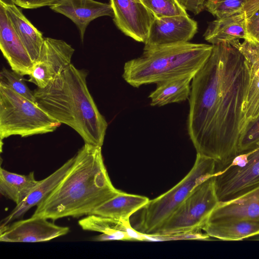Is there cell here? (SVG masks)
I'll return each instance as SVG.
<instances>
[{
    "label": "cell",
    "mask_w": 259,
    "mask_h": 259,
    "mask_svg": "<svg viewBox=\"0 0 259 259\" xmlns=\"http://www.w3.org/2000/svg\"><path fill=\"white\" fill-rule=\"evenodd\" d=\"M212 46L192 79L188 131L197 153L223 165L238 154L249 73L237 48L226 42Z\"/></svg>",
    "instance_id": "6da1fadb"
},
{
    "label": "cell",
    "mask_w": 259,
    "mask_h": 259,
    "mask_svg": "<svg viewBox=\"0 0 259 259\" xmlns=\"http://www.w3.org/2000/svg\"><path fill=\"white\" fill-rule=\"evenodd\" d=\"M74 157L67 174L37 206L32 216L55 221L88 215L120 192L110 180L102 147L84 143Z\"/></svg>",
    "instance_id": "7a4b0ae2"
},
{
    "label": "cell",
    "mask_w": 259,
    "mask_h": 259,
    "mask_svg": "<svg viewBox=\"0 0 259 259\" xmlns=\"http://www.w3.org/2000/svg\"><path fill=\"white\" fill-rule=\"evenodd\" d=\"M87 75L86 70L71 63L33 94L37 104L51 117L74 130L84 143L102 147L108 124L89 92Z\"/></svg>",
    "instance_id": "3957f363"
},
{
    "label": "cell",
    "mask_w": 259,
    "mask_h": 259,
    "mask_svg": "<svg viewBox=\"0 0 259 259\" xmlns=\"http://www.w3.org/2000/svg\"><path fill=\"white\" fill-rule=\"evenodd\" d=\"M213 46L189 42L144 50L141 56L126 62L122 77L131 85L158 82L195 74L210 56Z\"/></svg>",
    "instance_id": "277c9868"
},
{
    "label": "cell",
    "mask_w": 259,
    "mask_h": 259,
    "mask_svg": "<svg viewBox=\"0 0 259 259\" xmlns=\"http://www.w3.org/2000/svg\"><path fill=\"white\" fill-rule=\"evenodd\" d=\"M215 164L213 159L197 153L189 172L173 188L149 200L134 213L130 218L131 226L140 234L153 236L195 187L214 176Z\"/></svg>",
    "instance_id": "5b68a950"
},
{
    "label": "cell",
    "mask_w": 259,
    "mask_h": 259,
    "mask_svg": "<svg viewBox=\"0 0 259 259\" xmlns=\"http://www.w3.org/2000/svg\"><path fill=\"white\" fill-rule=\"evenodd\" d=\"M61 124L36 103L0 86L1 143L11 136L26 137L52 133Z\"/></svg>",
    "instance_id": "8992f818"
},
{
    "label": "cell",
    "mask_w": 259,
    "mask_h": 259,
    "mask_svg": "<svg viewBox=\"0 0 259 259\" xmlns=\"http://www.w3.org/2000/svg\"><path fill=\"white\" fill-rule=\"evenodd\" d=\"M219 202L213 176L195 187L153 236H172L199 232Z\"/></svg>",
    "instance_id": "52a82bcc"
},
{
    "label": "cell",
    "mask_w": 259,
    "mask_h": 259,
    "mask_svg": "<svg viewBox=\"0 0 259 259\" xmlns=\"http://www.w3.org/2000/svg\"><path fill=\"white\" fill-rule=\"evenodd\" d=\"M213 178L220 202L234 200L259 187V147L238 153L224 165L215 164Z\"/></svg>",
    "instance_id": "ba28073f"
},
{
    "label": "cell",
    "mask_w": 259,
    "mask_h": 259,
    "mask_svg": "<svg viewBox=\"0 0 259 259\" xmlns=\"http://www.w3.org/2000/svg\"><path fill=\"white\" fill-rule=\"evenodd\" d=\"M74 49L63 40L45 37L38 59L33 63L28 81L44 88L71 64Z\"/></svg>",
    "instance_id": "9c48e42d"
},
{
    "label": "cell",
    "mask_w": 259,
    "mask_h": 259,
    "mask_svg": "<svg viewBox=\"0 0 259 259\" xmlns=\"http://www.w3.org/2000/svg\"><path fill=\"white\" fill-rule=\"evenodd\" d=\"M113 21L125 35L145 43L155 16L142 0H110Z\"/></svg>",
    "instance_id": "30bf717a"
},
{
    "label": "cell",
    "mask_w": 259,
    "mask_h": 259,
    "mask_svg": "<svg viewBox=\"0 0 259 259\" xmlns=\"http://www.w3.org/2000/svg\"><path fill=\"white\" fill-rule=\"evenodd\" d=\"M197 30V22L188 14L155 17L144 44V50L188 42Z\"/></svg>",
    "instance_id": "8fae6325"
},
{
    "label": "cell",
    "mask_w": 259,
    "mask_h": 259,
    "mask_svg": "<svg viewBox=\"0 0 259 259\" xmlns=\"http://www.w3.org/2000/svg\"><path fill=\"white\" fill-rule=\"evenodd\" d=\"M38 216L1 227L0 241L5 242H40L66 235L68 227L60 226Z\"/></svg>",
    "instance_id": "7c38bea8"
},
{
    "label": "cell",
    "mask_w": 259,
    "mask_h": 259,
    "mask_svg": "<svg viewBox=\"0 0 259 259\" xmlns=\"http://www.w3.org/2000/svg\"><path fill=\"white\" fill-rule=\"evenodd\" d=\"M243 55L248 65L249 80L242 107L240 134L246 126L259 116V44L250 39L232 45Z\"/></svg>",
    "instance_id": "4fadbf2b"
},
{
    "label": "cell",
    "mask_w": 259,
    "mask_h": 259,
    "mask_svg": "<svg viewBox=\"0 0 259 259\" xmlns=\"http://www.w3.org/2000/svg\"><path fill=\"white\" fill-rule=\"evenodd\" d=\"M0 48L12 70L23 76L31 74L33 63L1 4Z\"/></svg>",
    "instance_id": "5bb4252c"
},
{
    "label": "cell",
    "mask_w": 259,
    "mask_h": 259,
    "mask_svg": "<svg viewBox=\"0 0 259 259\" xmlns=\"http://www.w3.org/2000/svg\"><path fill=\"white\" fill-rule=\"evenodd\" d=\"M50 7L54 12L70 19L75 24L82 42L87 27L91 22L100 17L114 16L110 4L95 0H60Z\"/></svg>",
    "instance_id": "9a60e30c"
},
{
    "label": "cell",
    "mask_w": 259,
    "mask_h": 259,
    "mask_svg": "<svg viewBox=\"0 0 259 259\" xmlns=\"http://www.w3.org/2000/svg\"><path fill=\"white\" fill-rule=\"evenodd\" d=\"M240 220L259 222V187L234 200L219 202L205 224Z\"/></svg>",
    "instance_id": "2e32d148"
},
{
    "label": "cell",
    "mask_w": 259,
    "mask_h": 259,
    "mask_svg": "<svg viewBox=\"0 0 259 259\" xmlns=\"http://www.w3.org/2000/svg\"><path fill=\"white\" fill-rule=\"evenodd\" d=\"M74 160L73 156L48 177L38 181L26 198L20 204L16 205L10 213L2 221L1 227L7 226L13 221L21 218L31 208L40 204L67 174Z\"/></svg>",
    "instance_id": "e0dca14e"
},
{
    "label": "cell",
    "mask_w": 259,
    "mask_h": 259,
    "mask_svg": "<svg viewBox=\"0 0 259 259\" xmlns=\"http://www.w3.org/2000/svg\"><path fill=\"white\" fill-rule=\"evenodd\" d=\"M14 30L34 63L38 58L45 37L13 3L0 1Z\"/></svg>",
    "instance_id": "ac0fdd59"
},
{
    "label": "cell",
    "mask_w": 259,
    "mask_h": 259,
    "mask_svg": "<svg viewBox=\"0 0 259 259\" xmlns=\"http://www.w3.org/2000/svg\"><path fill=\"white\" fill-rule=\"evenodd\" d=\"M203 36L212 45L224 42L231 44L240 39H248L247 20L244 13L217 18L209 22Z\"/></svg>",
    "instance_id": "d6986e66"
},
{
    "label": "cell",
    "mask_w": 259,
    "mask_h": 259,
    "mask_svg": "<svg viewBox=\"0 0 259 259\" xmlns=\"http://www.w3.org/2000/svg\"><path fill=\"white\" fill-rule=\"evenodd\" d=\"M149 201L147 197L120 191L97 207L92 214L130 223L131 216Z\"/></svg>",
    "instance_id": "ffe728a7"
},
{
    "label": "cell",
    "mask_w": 259,
    "mask_h": 259,
    "mask_svg": "<svg viewBox=\"0 0 259 259\" xmlns=\"http://www.w3.org/2000/svg\"><path fill=\"white\" fill-rule=\"evenodd\" d=\"M82 230L101 233L95 237L97 241L131 240L127 234L130 223L96 214H90L78 221Z\"/></svg>",
    "instance_id": "44dd1931"
},
{
    "label": "cell",
    "mask_w": 259,
    "mask_h": 259,
    "mask_svg": "<svg viewBox=\"0 0 259 259\" xmlns=\"http://www.w3.org/2000/svg\"><path fill=\"white\" fill-rule=\"evenodd\" d=\"M195 74H187L158 82L149 96L152 106H162L187 100L190 94V82Z\"/></svg>",
    "instance_id": "7402d4cb"
},
{
    "label": "cell",
    "mask_w": 259,
    "mask_h": 259,
    "mask_svg": "<svg viewBox=\"0 0 259 259\" xmlns=\"http://www.w3.org/2000/svg\"><path fill=\"white\" fill-rule=\"evenodd\" d=\"M202 229L209 236L222 240H241L259 235V222L240 220L206 223Z\"/></svg>",
    "instance_id": "603a6c76"
},
{
    "label": "cell",
    "mask_w": 259,
    "mask_h": 259,
    "mask_svg": "<svg viewBox=\"0 0 259 259\" xmlns=\"http://www.w3.org/2000/svg\"><path fill=\"white\" fill-rule=\"evenodd\" d=\"M37 182L33 171L25 175L0 168V193L16 205L26 198Z\"/></svg>",
    "instance_id": "cb8c5ba5"
},
{
    "label": "cell",
    "mask_w": 259,
    "mask_h": 259,
    "mask_svg": "<svg viewBox=\"0 0 259 259\" xmlns=\"http://www.w3.org/2000/svg\"><path fill=\"white\" fill-rule=\"evenodd\" d=\"M0 86L9 88L31 102L36 103L33 94L27 85L23 75L3 67L0 72Z\"/></svg>",
    "instance_id": "d4e9b609"
},
{
    "label": "cell",
    "mask_w": 259,
    "mask_h": 259,
    "mask_svg": "<svg viewBox=\"0 0 259 259\" xmlns=\"http://www.w3.org/2000/svg\"><path fill=\"white\" fill-rule=\"evenodd\" d=\"M245 0H206L205 9L217 18L243 12Z\"/></svg>",
    "instance_id": "484cf974"
},
{
    "label": "cell",
    "mask_w": 259,
    "mask_h": 259,
    "mask_svg": "<svg viewBox=\"0 0 259 259\" xmlns=\"http://www.w3.org/2000/svg\"><path fill=\"white\" fill-rule=\"evenodd\" d=\"M155 17L175 16L188 14L177 0H142Z\"/></svg>",
    "instance_id": "4316f807"
},
{
    "label": "cell",
    "mask_w": 259,
    "mask_h": 259,
    "mask_svg": "<svg viewBox=\"0 0 259 259\" xmlns=\"http://www.w3.org/2000/svg\"><path fill=\"white\" fill-rule=\"evenodd\" d=\"M259 143V116L250 122L240 134L238 143V153L257 147Z\"/></svg>",
    "instance_id": "83f0119b"
},
{
    "label": "cell",
    "mask_w": 259,
    "mask_h": 259,
    "mask_svg": "<svg viewBox=\"0 0 259 259\" xmlns=\"http://www.w3.org/2000/svg\"><path fill=\"white\" fill-rule=\"evenodd\" d=\"M60 0H13V3L22 8L34 9L51 6Z\"/></svg>",
    "instance_id": "f1b7e54d"
},
{
    "label": "cell",
    "mask_w": 259,
    "mask_h": 259,
    "mask_svg": "<svg viewBox=\"0 0 259 259\" xmlns=\"http://www.w3.org/2000/svg\"><path fill=\"white\" fill-rule=\"evenodd\" d=\"M186 11H189L197 15L205 9L206 0H177Z\"/></svg>",
    "instance_id": "f546056e"
},
{
    "label": "cell",
    "mask_w": 259,
    "mask_h": 259,
    "mask_svg": "<svg viewBox=\"0 0 259 259\" xmlns=\"http://www.w3.org/2000/svg\"><path fill=\"white\" fill-rule=\"evenodd\" d=\"M247 30L249 36L248 39L259 40V10L247 20Z\"/></svg>",
    "instance_id": "4dcf8cb0"
},
{
    "label": "cell",
    "mask_w": 259,
    "mask_h": 259,
    "mask_svg": "<svg viewBox=\"0 0 259 259\" xmlns=\"http://www.w3.org/2000/svg\"><path fill=\"white\" fill-rule=\"evenodd\" d=\"M243 12L246 20L251 18L259 10V0H245Z\"/></svg>",
    "instance_id": "1f68e13d"
},
{
    "label": "cell",
    "mask_w": 259,
    "mask_h": 259,
    "mask_svg": "<svg viewBox=\"0 0 259 259\" xmlns=\"http://www.w3.org/2000/svg\"><path fill=\"white\" fill-rule=\"evenodd\" d=\"M6 3H13V0H0Z\"/></svg>",
    "instance_id": "d6a6232c"
},
{
    "label": "cell",
    "mask_w": 259,
    "mask_h": 259,
    "mask_svg": "<svg viewBox=\"0 0 259 259\" xmlns=\"http://www.w3.org/2000/svg\"><path fill=\"white\" fill-rule=\"evenodd\" d=\"M253 41H254V40H253ZM255 42H256L257 43L259 44V40L258 41H254Z\"/></svg>",
    "instance_id": "836d02e7"
},
{
    "label": "cell",
    "mask_w": 259,
    "mask_h": 259,
    "mask_svg": "<svg viewBox=\"0 0 259 259\" xmlns=\"http://www.w3.org/2000/svg\"><path fill=\"white\" fill-rule=\"evenodd\" d=\"M257 147H259V143H258V144L257 145Z\"/></svg>",
    "instance_id": "e575fe53"
}]
</instances>
